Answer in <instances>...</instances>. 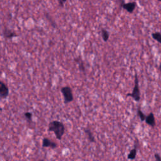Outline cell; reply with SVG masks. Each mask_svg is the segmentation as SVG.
I'll use <instances>...</instances> for the list:
<instances>
[{
  "label": "cell",
  "mask_w": 161,
  "mask_h": 161,
  "mask_svg": "<svg viewBox=\"0 0 161 161\" xmlns=\"http://www.w3.org/2000/svg\"><path fill=\"white\" fill-rule=\"evenodd\" d=\"M137 115H138L140 120H141V122H144L145 121V118H146V115L142 112V111L141 110L140 107L137 110Z\"/></svg>",
  "instance_id": "5bb4252c"
},
{
  "label": "cell",
  "mask_w": 161,
  "mask_h": 161,
  "mask_svg": "<svg viewBox=\"0 0 161 161\" xmlns=\"http://www.w3.org/2000/svg\"><path fill=\"white\" fill-rule=\"evenodd\" d=\"M145 122V123L148 125H149V126H152V128H154L155 126V125H156L155 120V117H154V113L151 112L147 116H146Z\"/></svg>",
  "instance_id": "52a82bcc"
},
{
  "label": "cell",
  "mask_w": 161,
  "mask_h": 161,
  "mask_svg": "<svg viewBox=\"0 0 161 161\" xmlns=\"http://www.w3.org/2000/svg\"><path fill=\"white\" fill-rule=\"evenodd\" d=\"M85 132L87 135L88 139V140H89V141L90 142H92V143L95 142V138H94V137L93 136L92 131L90 129H85Z\"/></svg>",
  "instance_id": "9c48e42d"
},
{
  "label": "cell",
  "mask_w": 161,
  "mask_h": 161,
  "mask_svg": "<svg viewBox=\"0 0 161 161\" xmlns=\"http://www.w3.org/2000/svg\"><path fill=\"white\" fill-rule=\"evenodd\" d=\"M2 108H1V106H0V111H2Z\"/></svg>",
  "instance_id": "ac0fdd59"
},
{
  "label": "cell",
  "mask_w": 161,
  "mask_h": 161,
  "mask_svg": "<svg viewBox=\"0 0 161 161\" xmlns=\"http://www.w3.org/2000/svg\"><path fill=\"white\" fill-rule=\"evenodd\" d=\"M157 1H159V2H161V0H157Z\"/></svg>",
  "instance_id": "d6986e66"
},
{
  "label": "cell",
  "mask_w": 161,
  "mask_h": 161,
  "mask_svg": "<svg viewBox=\"0 0 161 161\" xmlns=\"http://www.w3.org/2000/svg\"><path fill=\"white\" fill-rule=\"evenodd\" d=\"M119 3L120 5V7L125 10L129 13H132L134 12V10H136V8L137 7V3L136 2H128L127 3H125L124 0H120Z\"/></svg>",
  "instance_id": "277c9868"
},
{
  "label": "cell",
  "mask_w": 161,
  "mask_h": 161,
  "mask_svg": "<svg viewBox=\"0 0 161 161\" xmlns=\"http://www.w3.org/2000/svg\"><path fill=\"white\" fill-rule=\"evenodd\" d=\"M42 147H50L52 149H54L58 147V144L56 142H53L47 138H44L42 140Z\"/></svg>",
  "instance_id": "8992f818"
},
{
  "label": "cell",
  "mask_w": 161,
  "mask_h": 161,
  "mask_svg": "<svg viewBox=\"0 0 161 161\" xmlns=\"http://www.w3.org/2000/svg\"><path fill=\"white\" fill-rule=\"evenodd\" d=\"M9 94V89L7 86L3 83L0 81V96L3 98H6Z\"/></svg>",
  "instance_id": "5b68a950"
},
{
  "label": "cell",
  "mask_w": 161,
  "mask_h": 161,
  "mask_svg": "<svg viewBox=\"0 0 161 161\" xmlns=\"http://www.w3.org/2000/svg\"><path fill=\"white\" fill-rule=\"evenodd\" d=\"M140 91L139 89V79H138V76L137 73L135 75V80H134V87L133 89V91L131 93H128L126 94V97H131L134 100L137 102L140 101L141 99L140 96Z\"/></svg>",
  "instance_id": "7a4b0ae2"
},
{
  "label": "cell",
  "mask_w": 161,
  "mask_h": 161,
  "mask_svg": "<svg viewBox=\"0 0 161 161\" xmlns=\"http://www.w3.org/2000/svg\"><path fill=\"white\" fill-rule=\"evenodd\" d=\"M67 2V0H59V5L61 7H64L65 3Z\"/></svg>",
  "instance_id": "2e32d148"
},
{
  "label": "cell",
  "mask_w": 161,
  "mask_h": 161,
  "mask_svg": "<svg viewBox=\"0 0 161 161\" xmlns=\"http://www.w3.org/2000/svg\"><path fill=\"white\" fill-rule=\"evenodd\" d=\"M137 150L136 148H134L132 150H131L129 152V154H128L127 158L128 159H130V160H134L136 158L137 156Z\"/></svg>",
  "instance_id": "8fae6325"
},
{
  "label": "cell",
  "mask_w": 161,
  "mask_h": 161,
  "mask_svg": "<svg viewBox=\"0 0 161 161\" xmlns=\"http://www.w3.org/2000/svg\"><path fill=\"white\" fill-rule=\"evenodd\" d=\"M101 37L103 38V40L104 42H108L109 38H110V33L107 31L106 29H101Z\"/></svg>",
  "instance_id": "30bf717a"
},
{
  "label": "cell",
  "mask_w": 161,
  "mask_h": 161,
  "mask_svg": "<svg viewBox=\"0 0 161 161\" xmlns=\"http://www.w3.org/2000/svg\"><path fill=\"white\" fill-rule=\"evenodd\" d=\"M3 34H4V36L7 39H12L13 37L17 36V35L16 34L15 32H14L13 31L10 30V29H5V30L3 32Z\"/></svg>",
  "instance_id": "ba28073f"
},
{
  "label": "cell",
  "mask_w": 161,
  "mask_h": 161,
  "mask_svg": "<svg viewBox=\"0 0 161 161\" xmlns=\"http://www.w3.org/2000/svg\"><path fill=\"white\" fill-rule=\"evenodd\" d=\"M61 91L64 97V102L65 104H68L72 102L74 99L72 90L69 86H65L61 88Z\"/></svg>",
  "instance_id": "3957f363"
},
{
  "label": "cell",
  "mask_w": 161,
  "mask_h": 161,
  "mask_svg": "<svg viewBox=\"0 0 161 161\" xmlns=\"http://www.w3.org/2000/svg\"><path fill=\"white\" fill-rule=\"evenodd\" d=\"M75 61L77 62V64H78V65H79L78 66H79V70H80V71H82V72H85V66H84V64H83L82 61L80 60V59H75Z\"/></svg>",
  "instance_id": "4fadbf2b"
},
{
  "label": "cell",
  "mask_w": 161,
  "mask_h": 161,
  "mask_svg": "<svg viewBox=\"0 0 161 161\" xmlns=\"http://www.w3.org/2000/svg\"><path fill=\"white\" fill-rule=\"evenodd\" d=\"M154 157H155V159H156L157 161H160V160H161L160 156V155H159V154H157V153H155V154H154Z\"/></svg>",
  "instance_id": "e0dca14e"
},
{
  "label": "cell",
  "mask_w": 161,
  "mask_h": 161,
  "mask_svg": "<svg viewBox=\"0 0 161 161\" xmlns=\"http://www.w3.org/2000/svg\"><path fill=\"white\" fill-rule=\"evenodd\" d=\"M151 35H152V37L153 38V39L156 40L159 44L161 43V34L159 32L152 33Z\"/></svg>",
  "instance_id": "7c38bea8"
},
{
  "label": "cell",
  "mask_w": 161,
  "mask_h": 161,
  "mask_svg": "<svg viewBox=\"0 0 161 161\" xmlns=\"http://www.w3.org/2000/svg\"><path fill=\"white\" fill-rule=\"evenodd\" d=\"M32 116H33V115H32V113H30V112H26V113H25V118H26V119H27L28 120H29V121H31V120H32Z\"/></svg>",
  "instance_id": "9a60e30c"
},
{
  "label": "cell",
  "mask_w": 161,
  "mask_h": 161,
  "mask_svg": "<svg viewBox=\"0 0 161 161\" xmlns=\"http://www.w3.org/2000/svg\"><path fill=\"white\" fill-rule=\"evenodd\" d=\"M48 131L53 132L59 140H61L65 133V126L59 121L53 120L48 124Z\"/></svg>",
  "instance_id": "6da1fadb"
}]
</instances>
